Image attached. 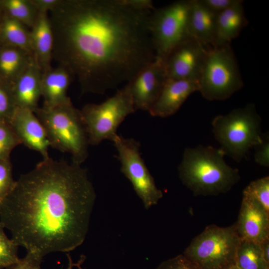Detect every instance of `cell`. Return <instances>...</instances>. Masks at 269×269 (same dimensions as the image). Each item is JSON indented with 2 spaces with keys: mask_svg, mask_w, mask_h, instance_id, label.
I'll use <instances>...</instances> for the list:
<instances>
[{
  "mask_svg": "<svg viewBox=\"0 0 269 269\" xmlns=\"http://www.w3.org/2000/svg\"><path fill=\"white\" fill-rule=\"evenodd\" d=\"M189 8V0H178L151 11L148 28L156 57L164 59L175 47L191 37Z\"/></svg>",
  "mask_w": 269,
  "mask_h": 269,
  "instance_id": "obj_9",
  "label": "cell"
},
{
  "mask_svg": "<svg viewBox=\"0 0 269 269\" xmlns=\"http://www.w3.org/2000/svg\"><path fill=\"white\" fill-rule=\"evenodd\" d=\"M10 124L21 143L38 152L43 159L49 157L46 132L34 112L17 107Z\"/></svg>",
  "mask_w": 269,
  "mask_h": 269,
  "instance_id": "obj_14",
  "label": "cell"
},
{
  "mask_svg": "<svg viewBox=\"0 0 269 269\" xmlns=\"http://www.w3.org/2000/svg\"><path fill=\"white\" fill-rule=\"evenodd\" d=\"M18 246L4 232V227L0 222V269L8 268L20 260L17 256Z\"/></svg>",
  "mask_w": 269,
  "mask_h": 269,
  "instance_id": "obj_26",
  "label": "cell"
},
{
  "mask_svg": "<svg viewBox=\"0 0 269 269\" xmlns=\"http://www.w3.org/2000/svg\"><path fill=\"white\" fill-rule=\"evenodd\" d=\"M235 224L242 241L261 244L269 239V213L248 196L243 195L238 220Z\"/></svg>",
  "mask_w": 269,
  "mask_h": 269,
  "instance_id": "obj_13",
  "label": "cell"
},
{
  "mask_svg": "<svg viewBox=\"0 0 269 269\" xmlns=\"http://www.w3.org/2000/svg\"><path fill=\"white\" fill-rule=\"evenodd\" d=\"M229 269H240L239 268H238V267H237L235 265L231 267L230 268H229Z\"/></svg>",
  "mask_w": 269,
  "mask_h": 269,
  "instance_id": "obj_38",
  "label": "cell"
},
{
  "mask_svg": "<svg viewBox=\"0 0 269 269\" xmlns=\"http://www.w3.org/2000/svg\"><path fill=\"white\" fill-rule=\"evenodd\" d=\"M212 126L220 148L237 162L262 140L261 118L252 103L216 116Z\"/></svg>",
  "mask_w": 269,
  "mask_h": 269,
  "instance_id": "obj_5",
  "label": "cell"
},
{
  "mask_svg": "<svg viewBox=\"0 0 269 269\" xmlns=\"http://www.w3.org/2000/svg\"><path fill=\"white\" fill-rule=\"evenodd\" d=\"M21 144L10 124L0 121V160H10L12 149Z\"/></svg>",
  "mask_w": 269,
  "mask_h": 269,
  "instance_id": "obj_27",
  "label": "cell"
},
{
  "mask_svg": "<svg viewBox=\"0 0 269 269\" xmlns=\"http://www.w3.org/2000/svg\"><path fill=\"white\" fill-rule=\"evenodd\" d=\"M46 132L50 146L69 153L81 165L88 156V134L80 110L71 101L58 106H42L34 112Z\"/></svg>",
  "mask_w": 269,
  "mask_h": 269,
  "instance_id": "obj_4",
  "label": "cell"
},
{
  "mask_svg": "<svg viewBox=\"0 0 269 269\" xmlns=\"http://www.w3.org/2000/svg\"><path fill=\"white\" fill-rule=\"evenodd\" d=\"M189 30L191 37L208 46L214 45L217 14L200 0H189Z\"/></svg>",
  "mask_w": 269,
  "mask_h": 269,
  "instance_id": "obj_19",
  "label": "cell"
},
{
  "mask_svg": "<svg viewBox=\"0 0 269 269\" xmlns=\"http://www.w3.org/2000/svg\"><path fill=\"white\" fill-rule=\"evenodd\" d=\"M247 23L243 3L217 14L213 46L230 44L231 42L239 36Z\"/></svg>",
  "mask_w": 269,
  "mask_h": 269,
  "instance_id": "obj_20",
  "label": "cell"
},
{
  "mask_svg": "<svg viewBox=\"0 0 269 269\" xmlns=\"http://www.w3.org/2000/svg\"><path fill=\"white\" fill-rule=\"evenodd\" d=\"M167 78L163 60L155 57L127 83L135 111H149Z\"/></svg>",
  "mask_w": 269,
  "mask_h": 269,
  "instance_id": "obj_12",
  "label": "cell"
},
{
  "mask_svg": "<svg viewBox=\"0 0 269 269\" xmlns=\"http://www.w3.org/2000/svg\"><path fill=\"white\" fill-rule=\"evenodd\" d=\"M198 89L196 80L167 78L148 112L153 117H170L175 114L189 96Z\"/></svg>",
  "mask_w": 269,
  "mask_h": 269,
  "instance_id": "obj_15",
  "label": "cell"
},
{
  "mask_svg": "<svg viewBox=\"0 0 269 269\" xmlns=\"http://www.w3.org/2000/svg\"><path fill=\"white\" fill-rule=\"evenodd\" d=\"M190 37L163 59L168 78L198 81L209 48Z\"/></svg>",
  "mask_w": 269,
  "mask_h": 269,
  "instance_id": "obj_11",
  "label": "cell"
},
{
  "mask_svg": "<svg viewBox=\"0 0 269 269\" xmlns=\"http://www.w3.org/2000/svg\"><path fill=\"white\" fill-rule=\"evenodd\" d=\"M39 12L49 13L56 8L61 0H32Z\"/></svg>",
  "mask_w": 269,
  "mask_h": 269,
  "instance_id": "obj_34",
  "label": "cell"
},
{
  "mask_svg": "<svg viewBox=\"0 0 269 269\" xmlns=\"http://www.w3.org/2000/svg\"><path fill=\"white\" fill-rule=\"evenodd\" d=\"M32 55L41 72L51 68L53 37L48 13L39 12L29 29Z\"/></svg>",
  "mask_w": 269,
  "mask_h": 269,
  "instance_id": "obj_18",
  "label": "cell"
},
{
  "mask_svg": "<svg viewBox=\"0 0 269 269\" xmlns=\"http://www.w3.org/2000/svg\"><path fill=\"white\" fill-rule=\"evenodd\" d=\"M235 266L240 269H269L263 259L260 244L242 240L237 251Z\"/></svg>",
  "mask_w": 269,
  "mask_h": 269,
  "instance_id": "obj_24",
  "label": "cell"
},
{
  "mask_svg": "<svg viewBox=\"0 0 269 269\" xmlns=\"http://www.w3.org/2000/svg\"><path fill=\"white\" fill-rule=\"evenodd\" d=\"M96 197L81 165L43 159L0 203V222L27 253L69 252L86 239Z\"/></svg>",
  "mask_w": 269,
  "mask_h": 269,
  "instance_id": "obj_2",
  "label": "cell"
},
{
  "mask_svg": "<svg viewBox=\"0 0 269 269\" xmlns=\"http://www.w3.org/2000/svg\"><path fill=\"white\" fill-rule=\"evenodd\" d=\"M67 255L68 260V266L67 269H72L74 266H78L80 263H82V262H79V263H73V260L71 256H70V255L68 254H67Z\"/></svg>",
  "mask_w": 269,
  "mask_h": 269,
  "instance_id": "obj_36",
  "label": "cell"
},
{
  "mask_svg": "<svg viewBox=\"0 0 269 269\" xmlns=\"http://www.w3.org/2000/svg\"><path fill=\"white\" fill-rule=\"evenodd\" d=\"M112 142L118 153L121 170L132 183L144 207L148 209L157 204L163 193L157 187L141 156L139 142L118 134Z\"/></svg>",
  "mask_w": 269,
  "mask_h": 269,
  "instance_id": "obj_10",
  "label": "cell"
},
{
  "mask_svg": "<svg viewBox=\"0 0 269 269\" xmlns=\"http://www.w3.org/2000/svg\"><path fill=\"white\" fill-rule=\"evenodd\" d=\"M253 148L255 149L254 159L262 166H269V140L268 134H262V140Z\"/></svg>",
  "mask_w": 269,
  "mask_h": 269,
  "instance_id": "obj_30",
  "label": "cell"
},
{
  "mask_svg": "<svg viewBox=\"0 0 269 269\" xmlns=\"http://www.w3.org/2000/svg\"><path fill=\"white\" fill-rule=\"evenodd\" d=\"M15 183L10 160H0V203L10 193Z\"/></svg>",
  "mask_w": 269,
  "mask_h": 269,
  "instance_id": "obj_29",
  "label": "cell"
},
{
  "mask_svg": "<svg viewBox=\"0 0 269 269\" xmlns=\"http://www.w3.org/2000/svg\"><path fill=\"white\" fill-rule=\"evenodd\" d=\"M89 144L97 145L105 140L113 141L117 130L135 110L128 84L100 104H88L81 110Z\"/></svg>",
  "mask_w": 269,
  "mask_h": 269,
  "instance_id": "obj_8",
  "label": "cell"
},
{
  "mask_svg": "<svg viewBox=\"0 0 269 269\" xmlns=\"http://www.w3.org/2000/svg\"><path fill=\"white\" fill-rule=\"evenodd\" d=\"M243 195L257 201L269 213V177L265 176L251 182L244 189Z\"/></svg>",
  "mask_w": 269,
  "mask_h": 269,
  "instance_id": "obj_25",
  "label": "cell"
},
{
  "mask_svg": "<svg viewBox=\"0 0 269 269\" xmlns=\"http://www.w3.org/2000/svg\"><path fill=\"white\" fill-rule=\"evenodd\" d=\"M74 78L68 69L60 65L42 72L41 93L44 100L43 106L53 107L71 102L67 91Z\"/></svg>",
  "mask_w": 269,
  "mask_h": 269,
  "instance_id": "obj_17",
  "label": "cell"
},
{
  "mask_svg": "<svg viewBox=\"0 0 269 269\" xmlns=\"http://www.w3.org/2000/svg\"><path fill=\"white\" fill-rule=\"evenodd\" d=\"M152 11L124 0H61L48 13L52 58L72 72L83 93L104 94L155 58L148 28Z\"/></svg>",
  "mask_w": 269,
  "mask_h": 269,
  "instance_id": "obj_1",
  "label": "cell"
},
{
  "mask_svg": "<svg viewBox=\"0 0 269 269\" xmlns=\"http://www.w3.org/2000/svg\"><path fill=\"white\" fill-rule=\"evenodd\" d=\"M0 8L3 13L29 29L33 25L39 13L32 0H2Z\"/></svg>",
  "mask_w": 269,
  "mask_h": 269,
  "instance_id": "obj_23",
  "label": "cell"
},
{
  "mask_svg": "<svg viewBox=\"0 0 269 269\" xmlns=\"http://www.w3.org/2000/svg\"><path fill=\"white\" fill-rule=\"evenodd\" d=\"M155 269H198L182 255L167 260Z\"/></svg>",
  "mask_w": 269,
  "mask_h": 269,
  "instance_id": "obj_31",
  "label": "cell"
},
{
  "mask_svg": "<svg viewBox=\"0 0 269 269\" xmlns=\"http://www.w3.org/2000/svg\"><path fill=\"white\" fill-rule=\"evenodd\" d=\"M198 83V91L209 101L226 100L243 87L244 82L230 44L209 48Z\"/></svg>",
  "mask_w": 269,
  "mask_h": 269,
  "instance_id": "obj_7",
  "label": "cell"
},
{
  "mask_svg": "<svg viewBox=\"0 0 269 269\" xmlns=\"http://www.w3.org/2000/svg\"><path fill=\"white\" fill-rule=\"evenodd\" d=\"M211 11L216 14L221 12L232 6L241 3V0H200Z\"/></svg>",
  "mask_w": 269,
  "mask_h": 269,
  "instance_id": "obj_33",
  "label": "cell"
},
{
  "mask_svg": "<svg viewBox=\"0 0 269 269\" xmlns=\"http://www.w3.org/2000/svg\"><path fill=\"white\" fill-rule=\"evenodd\" d=\"M224 153L211 146L187 147L178 166L182 183L195 196L225 193L239 182V170L229 165Z\"/></svg>",
  "mask_w": 269,
  "mask_h": 269,
  "instance_id": "obj_3",
  "label": "cell"
},
{
  "mask_svg": "<svg viewBox=\"0 0 269 269\" xmlns=\"http://www.w3.org/2000/svg\"><path fill=\"white\" fill-rule=\"evenodd\" d=\"M42 72L33 57L22 73L10 85L18 108L34 112L38 106L41 93Z\"/></svg>",
  "mask_w": 269,
  "mask_h": 269,
  "instance_id": "obj_16",
  "label": "cell"
},
{
  "mask_svg": "<svg viewBox=\"0 0 269 269\" xmlns=\"http://www.w3.org/2000/svg\"><path fill=\"white\" fill-rule=\"evenodd\" d=\"M3 15V13L2 11L1 10V9L0 8V28H1Z\"/></svg>",
  "mask_w": 269,
  "mask_h": 269,
  "instance_id": "obj_37",
  "label": "cell"
},
{
  "mask_svg": "<svg viewBox=\"0 0 269 269\" xmlns=\"http://www.w3.org/2000/svg\"><path fill=\"white\" fill-rule=\"evenodd\" d=\"M260 244L263 259L266 264L269 265V239Z\"/></svg>",
  "mask_w": 269,
  "mask_h": 269,
  "instance_id": "obj_35",
  "label": "cell"
},
{
  "mask_svg": "<svg viewBox=\"0 0 269 269\" xmlns=\"http://www.w3.org/2000/svg\"><path fill=\"white\" fill-rule=\"evenodd\" d=\"M241 242L236 225H210L195 237L183 255L198 269H229L235 265Z\"/></svg>",
  "mask_w": 269,
  "mask_h": 269,
  "instance_id": "obj_6",
  "label": "cell"
},
{
  "mask_svg": "<svg viewBox=\"0 0 269 269\" xmlns=\"http://www.w3.org/2000/svg\"><path fill=\"white\" fill-rule=\"evenodd\" d=\"M0 45L13 46L32 55L29 29L4 13L0 30Z\"/></svg>",
  "mask_w": 269,
  "mask_h": 269,
  "instance_id": "obj_22",
  "label": "cell"
},
{
  "mask_svg": "<svg viewBox=\"0 0 269 269\" xmlns=\"http://www.w3.org/2000/svg\"><path fill=\"white\" fill-rule=\"evenodd\" d=\"M43 258L31 253H27L22 259L8 268L9 269H40Z\"/></svg>",
  "mask_w": 269,
  "mask_h": 269,
  "instance_id": "obj_32",
  "label": "cell"
},
{
  "mask_svg": "<svg viewBox=\"0 0 269 269\" xmlns=\"http://www.w3.org/2000/svg\"></svg>",
  "mask_w": 269,
  "mask_h": 269,
  "instance_id": "obj_39",
  "label": "cell"
},
{
  "mask_svg": "<svg viewBox=\"0 0 269 269\" xmlns=\"http://www.w3.org/2000/svg\"><path fill=\"white\" fill-rule=\"evenodd\" d=\"M33 55L16 47L0 45V79L9 86L22 73Z\"/></svg>",
  "mask_w": 269,
  "mask_h": 269,
  "instance_id": "obj_21",
  "label": "cell"
},
{
  "mask_svg": "<svg viewBox=\"0 0 269 269\" xmlns=\"http://www.w3.org/2000/svg\"><path fill=\"white\" fill-rule=\"evenodd\" d=\"M16 108L10 86L0 79V121L10 124Z\"/></svg>",
  "mask_w": 269,
  "mask_h": 269,
  "instance_id": "obj_28",
  "label": "cell"
}]
</instances>
